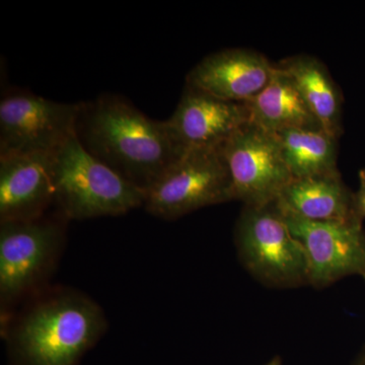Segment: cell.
Here are the masks:
<instances>
[{
	"mask_svg": "<svg viewBox=\"0 0 365 365\" xmlns=\"http://www.w3.org/2000/svg\"><path fill=\"white\" fill-rule=\"evenodd\" d=\"M55 205L66 220L126 215L144 205L146 193L83 148L76 134L53 155Z\"/></svg>",
	"mask_w": 365,
	"mask_h": 365,
	"instance_id": "3957f363",
	"label": "cell"
},
{
	"mask_svg": "<svg viewBox=\"0 0 365 365\" xmlns=\"http://www.w3.org/2000/svg\"><path fill=\"white\" fill-rule=\"evenodd\" d=\"M275 64L255 50L230 48L209 54L186 78L190 86L222 100L247 103L268 85Z\"/></svg>",
	"mask_w": 365,
	"mask_h": 365,
	"instance_id": "30bf717a",
	"label": "cell"
},
{
	"mask_svg": "<svg viewBox=\"0 0 365 365\" xmlns=\"http://www.w3.org/2000/svg\"><path fill=\"white\" fill-rule=\"evenodd\" d=\"M234 201L222 145L189 148L146 192L150 215L175 220L207 206Z\"/></svg>",
	"mask_w": 365,
	"mask_h": 365,
	"instance_id": "5b68a950",
	"label": "cell"
},
{
	"mask_svg": "<svg viewBox=\"0 0 365 365\" xmlns=\"http://www.w3.org/2000/svg\"><path fill=\"white\" fill-rule=\"evenodd\" d=\"M354 365H365V348L364 351H362L361 354L359 355V359H357L356 362H355Z\"/></svg>",
	"mask_w": 365,
	"mask_h": 365,
	"instance_id": "ac0fdd59",
	"label": "cell"
},
{
	"mask_svg": "<svg viewBox=\"0 0 365 365\" xmlns=\"http://www.w3.org/2000/svg\"><path fill=\"white\" fill-rule=\"evenodd\" d=\"M266 365H282V361H281L280 357L277 356L271 360V361H269Z\"/></svg>",
	"mask_w": 365,
	"mask_h": 365,
	"instance_id": "d6986e66",
	"label": "cell"
},
{
	"mask_svg": "<svg viewBox=\"0 0 365 365\" xmlns=\"http://www.w3.org/2000/svg\"><path fill=\"white\" fill-rule=\"evenodd\" d=\"M235 242L242 266L262 284L273 288L309 284L306 252L276 202L244 205L235 223Z\"/></svg>",
	"mask_w": 365,
	"mask_h": 365,
	"instance_id": "277c9868",
	"label": "cell"
},
{
	"mask_svg": "<svg viewBox=\"0 0 365 365\" xmlns=\"http://www.w3.org/2000/svg\"><path fill=\"white\" fill-rule=\"evenodd\" d=\"M79 107L30 91L6 93L0 101V158L56 153L76 134Z\"/></svg>",
	"mask_w": 365,
	"mask_h": 365,
	"instance_id": "8992f818",
	"label": "cell"
},
{
	"mask_svg": "<svg viewBox=\"0 0 365 365\" xmlns=\"http://www.w3.org/2000/svg\"><path fill=\"white\" fill-rule=\"evenodd\" d=\"M43 215L0 227V297L9 304L28 294L51 270L64 242L61 220Z\"/></svg>",
	"mask_w": 365,
	"mask_h": 365,
	"instance_id": "52a82bcc",
	"label": "cell"
},
{
	"mask_svg": "<svg viewBox=\"0 0 365 365\" xmlns=\"http://www.w3.org/2000/svg\"><path fill=\"white\" fill-rule=\"evenodd\" d=\"M232 184L234 201L246 206L275 203L292 181L279 139L249 122L222 145Z\"/></svg>",
	"mask_w": 365,
	"mask_h": 365,
	"instance_id": "ba28073f",
	"label": "cell"
},
{
	"mask_svg": "<svg viewBox=\"0 0 365 365\" xmlns=\"http://www.w3.org/2000/svg\"><path fill=\"white\" fill-rule=\"evenodd\" d=\"M276 205L282 212L311 222L361 220L355 210L354 193L346 186L340 173L292 179Z\"/></svg>",
	"mask_w": 365,
	"mask_h": 365,
	"instance_id": "4fadbf2b",
	"label": "cell"
},
{
	"mask_svg": "<svg viewBox=\"0 0 365 365\" xmlns=\"http://www.w3.org/2000/svg\"><path fill=\"white\" fill-rule=\"evenodd\" d=\"M107 329L102 309L74 290H60L31 307L11 330L26 365H74Z\"/></svg>",
	"mask_w": 365,
	"mask_h": 365,
	"instance_id": "7a4b0ae2",
	"label": "cell"
},
{
	"mask_svg": "<svg viewBox=\"0 0 365 365\" xmlns=\"http://www.w3.org/2000/svg\"><path fill=\"white\" fill-rule=\"evenodd\" d=\"M246 104L250 122L270 133L322 128L294 81L276 64L268 85Z\"/></svg>",
	"mask_w": 365,
	"mask_h": 365,
	"instance_id": "5bb4252c",
	"label": "cell"
},
{
	"mask_svg": "<svg viewBox=\"0 0 365 365\" xmlns=\"http://www.w3.org/2000/svg\"><path fill=\"white\" fill-rule=\"evenodd\" d=\"M294 81L322 128L338 137L342 133L343 98L325 64L317 57L299 54L276 64Z\"/></svg>",
	"mask_w": 365,
	"mask_h": 365,
	"instance_id": "9a60e30c",
	"label": "cell"
},
{
	"mask_svg": "<svg viewBox=\"0 0 365 365\" xmlns=\"http://www.w3.org/2000/svg\"><path fill=\"white\" fill-rule=\"evenodd\" d=\"M53 155L0 158V222L36 220L54 204Z\"/></svg>",
	"mask_w": 365,
	"mask_h": 365,
	"instance_id": "7c38bea8",
	"label": "cell"
},
{
	"mask_svg": "<svg viewBox=\"0 0 365 365\" xmlns=\"http://www.w3.org/2000/svg\"><path fill=\"white\" fill-rule=\"evenodd\" d=\"M355 210L359 218H365V169L359 172V188L354 193Z\"/></svg>",
	"mask_w": 365,
	"mask_h": 365,
	"instance_id": "e0dca14e",
	"label": "cell"
},
{
	"mask_svg": "<svg viewBox=\"0 0 365 365\" xmlns=\"http://www.w3.org/2000/svg\"><path fill=\"white\" fill-rule=\"evenodd\" d=\"M76 136L93 158L145 193L188 150L167 120L151 119L111 93L81 102Z\"/></svg>",
	"mask_w": 365,
	"mask_h": 365,
	"instance_id": "6da1fadb",
	"label": "cell"
},
{
	"mask_svg": "<svg viewBox=\"0 0 365 365\" xmlns=\"http://www.w3.org/2000/svg\"><path fill=\"white\" fill-rule=\"evenodd\" d=\"M281 213L306 252L309 285L324 288L351 275L365 279V232L361 220L311 222Z\"/></svg>",
	"mask_w": 365,
	"mask_h": 365,
	"instance_id": "9c48e42d",
	"label": "cell"
},
{
	"mask_svg": "<svg viewBox=\"0 0 365 365\" xmlns=\"http://www.w3.org/2000/svg\"><path fill=\"white\" fill-rule=\"evenodd\" d=\"M187 148H217L250 122L246 103L230 102L185 85L179 104L167 120Z\"/></svg>",
	"mask_w": 365,
	"mask_h": 365,
	"instance_id": "8fae6325",
	"label": "cell"
},
{
	"mask_svg": "<svg viewBox=\"0 0 365 365\" xmlns=\"http://www.w3.org/2000/svg\"><path fill=\"white\" fill-rule=\"evenodd\" d=\"M292 179L337 174L338 137L324 129H294L276 134Z\"/></svg>",
	"mask_w": 365,
	"mask_h": 365,
	"instance_id": "2e32d148",
	"label": "cell"
}]
</instances>
